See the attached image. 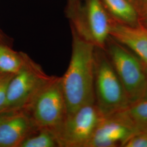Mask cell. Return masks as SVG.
<instances>
[{"mask_svg": "<svg viewBox=\"0 0 147 147\" xmlns=\"http://www.w3.org/2000/svg\"><path fill=\"white\" fill-rule=\"evenodd\" d=\"M71 30L72 50L66 72L61 77L67 116L85 105L95 103L94 57L95 47Z\"/></svg>", "mask_w": 147, "mask_h": 147, "instance_id": "cell-1", "label": "cell"}, {"mask_svg": "<svg viewBox=\"0 0 147 147\" xmlns=\"http://www.w3.org/2000/svg\"><path fill=\"white\" fill-rule=\"evenodd\" d=\"M65 13L71 30L95 47L105 49L112 19L101 0H68Z\"/></svg>", "mask_w": 147, "mask_h": 147, "instance_id": "cell-2", "label": "cell"}, {"mask_svg": "<svg viewBox=\"0 0 147 147\" xmlns=\"http://www.w3.org/2000/svg\"><path fill=\"white\" fill-rule=\"evenodd\" d=\"M94 92L95 104L103 116H112L130 105L105 50L97 47L94 57Z\"/></svg>", "mask_w": 147, "mask_h": 147, "instance_id": "cell-3", "label": "cell"}, {"mask_svg": "<svg viewBox=\"0 0 147 147\" xmlns=\"http://www.w3.org/2000/svg\"><path fill=\"white\" fill-rule=\"evenodd\" d=\"M38 63L24 53V62L8 84L5 104L0 112L25 110L51 79Z\"/></svg>", "mask_w": 147, "mask_h": 147, "instance_id": "cell-4", "label": "cell"}, {"mask_svg": "<svg viewBox=\"0 0 147 147\" xmlns=\"http://www.w3.org/2000/svg\"><path fill=\"white\" fill-rule=\"evenodd\" d=\"M104 50L121 80L130 104L142 100L147 84L145 67L142 61L110 36Z\"/></svg>", "mask_w": 147, "mask_h": 147, "instance_id": "cell-5", "label": "cell"}, {"mask_svg": "<svg viewBox=\"0 0 147 147\" xmlns=\"http://www.w3.org/2000/svg\"><path fill=\"white\" fill-rule=\"evenodd\" d=\"M25 110L38 127L47 129L55 135L67 116L61 77L52 76Z\"/></svg>", "mask_w": 147, "mask_h": 147, "instance_id": "cell-6", "label": "cell"}, {"mask_svg": "<svg viewBox=\"0 0 147 147\" xmlns=\"http://www.w3.org/2000/svg\"><path fill=\"white\" fill-rule=\"evenodd\" d=\"M102 117L95 103L84 105L67 116L55 134L59 147H87Z\"/></svg>", "mask_w": 147, "mask_h": 147, "instance_id": "cell-7", "label": "cell"}, {"mask_svg": "<svg viewBox=\"0 0 147 147\" xmlns=\"http://www.w3.org/2000/svg\"><path fill=\"white\" fill-rule=\"evenodd\" d=\"M38 128L27 111L0 112V147H20Z\"/></svg>", "mask_w": 147, "mask_h": 147, "instance_id": "cell-8", "label": "cell"}, {"mask_svg": "<svg viewBox=\"0 0 147 147\" xmlns=\"http://www.w3.org/2000/svg\"><path fill=\"white\" fill-rule=\"evenodd\" d=\"M135 131L115 116H103L87 147H123Z\"/></svg>", "mask_w": 147, "mask_h": 147, "instance_id": "cell-9", "label": "cell"}, {"mask_svg": "<svg viewBox=\"0 0 147 147\" xmlns=\"http://www.w3.org/2000/svg\"><path fill=\"white\" fill-rule=\"evenodd\" d=\"M110 36L127 48L147 66V30L140 24L131 26L112 20Z\"/></svg>", "mask_w": 147, "mask_h": 147, "instance_id": "cell-10", "label": "cell"}, {"mask_svg": "<svg viewBox=\"0 0 147 147\" xmlns=\"http://www.w3.org/2000/svg\"><path fill=\"white\" fill-rule=\"evenodd\" d=\"M112 116L123 121L136 134L147 133V100L131 104L125 109Z\"/></svg>", "mask_w": 147, "mask_h": 147, "instance_id": "cell-11", "label": "cell"}, {"mask_svg": "<svg viewBox=\"0 0 147 147\" xmlns=\"http://www.w3.org/2000/svg\"><path fill=\"white\" fill-rule=\"evenodd\" d=\"M101 1L112 20L131 26L139 25L137 8L128 0H101Z\"/></svg>", "mask_w": 147, "mask_h": 147, "instance_id": "cell-12", "label": "cell"}, {"mask_svg": "<svg viewBox=\"0 0 147 147\" xmlns=\"http://www.w3.org/2000/svg\"><path fill=\"white\" fill-rule=\"evenodd\" d=\"M23 62V52H17L10 46L0 43V73L15 74Z\"/></svg>", "mask_w": 147, "mask_h": 147, "instance_id": "cell-13", "label": "cell"}, {"mask_svg": "<svg viewBox=\"0 0 147 147\" xmlns=\"http://www.w3.org/2000/svg\"><path fill=\"white\" fill-rule=\"evenodd\" d=\"M58 142L53 132L38 128L21 143L20 147H58Z\"/></svg>", "mask_w": 147, "mask_h": 147, "instance_id": "cell-14", "label": "cell"}, {"mask_svg": "<svg viewBox=\"0 0 147 147\" xmlns=\"http://www.w3.org/2000/svg\"><path fill=\"white\" fill-rule=\"evenodd\" d=\"M14 75L0 73V112L5 104L8 86Z\"/></svg>", "mask_w": 147, "mask_h": 147, "instance_id": "cell-15", "label": "cell"}, {"mask_svg": "<svg viewBox=\"0 0 147 147\" xmlns=\"http://www.w3.org/2000/svg\"><path fill=\"white\" fill-rule=\"evenodd\" d=\"M122 147H147V133H138L134 135Z\"/></svg>", "mask_w": 147, "mask_h": 147, "instance_id": "cell-16", "label": "cell"}, {"mask_svg": "<svg viewBox=\"0 0 147 147\" xmlns=\"http://www.w3.org/2000/svg\"><path fill=\"white\" fill-rule=\"evenodd\" d=\"M139 24L147 30V5L137 7Z\"/></svg>", "mask_w": 147, "mask_h": 147, "instance_id": "cell-17", "label": "cell"}, {"mask_svg": "<svg viewBox=\"0 0 147 147\" xmlns=\"http://www.w3.org/2000/svg\"><path fill=\"white\" fill-rule=\"evenodd\" d=\"M13 42V40L11 37L8 36L1 29H0V43L9 45L11 47Z\"/></svg>", "mask_w": 147, "mask_h": 147, "instance_id": "cell-18", "label": "cell"}, {"mask_svg": "<svg viewBox=\"0 0 147 147\" xmlns=\"http://www.w3.org/2000/svg\"><path fill=\"white\" fill-rule=\"evenodd\" d=\"M145 67V71H146V79H147V84H146V92L144 96V98L142 100H147V66L144 65Z\"/></svg>", "mask_w": 147, "mask_h": 147, "instance_id": "cell-19", "label": "cell"}, {"mask_svg": "<svg viewBox=\"0 0 147 147\" xmlns=\"http://www.w3.org/2000/svg\"><path fill=\"white\" fill-rule=\"evenodd\" d=\"M147 5V0H138V4L137 6V8L138 6Z\"/></svg>", "mask_w": 147, "mask_h": 147, "instance_id": "cell-20", "label": "cell"}, {"mask_svg": "<svg viewBox=\"0 0 147 147\" xmlns=\"http://www.w3.org/2000/svg\"><path fill=\"white\" fill-rule=\"evenodd\" d=\"M129 1H130L132 4H134L137 7V4H138V0H128Z\"/></svg>", "mask_w": 147, "mask_h": 147, "instance_id": "cell-21", "label": "cell"}]
</instances>
